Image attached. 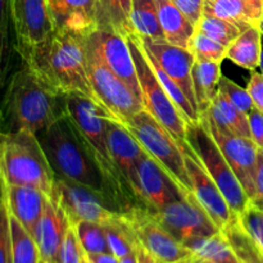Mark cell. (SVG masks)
<instances>
[{"label": "cell", "mask_w": 263, "mask_h": 263, "mask_svg": "<svg viewBox=\"0 0 263 263\" xmlns=\"http://www.w3.org/2000/svg\"><path fill=\"white\" fill-rule=\"evenodd\" d=\"M21 63L55 94H81L95 100L87 73L86 36L54 31L33 45H17ZM98 103V102H97Z\"/></svg>", "instance_id": "obj_1"}, {"label": "cell", "mask_w": 263, "mask_h": 263, "mask_svg": "<svg viewBox=\"0 0 263 263\" xmlns=\"http://www.w3.org/2000/svg\"><path fill=\"white\" fill-rule=\"evenodd\" d=\"M2 131L27 130L37 135L68 113L67 95L46 89L26 64L21 63L4 89Z\"/></svg>", "instance_id": "obj_2"}, {"label": "cell", "mask_w": 263, "mask_h": 263, "mask_svg": "<svg viewBox=\"0 0 263 263\" xmlns=\"http://www.w3.org/2000/svg\"><path fill=\"white\" fill-rule=\"evenodd\" d=\"M37 139L58 176L109 198L100 166L103 157L82 135L68 113L39 133Z\"/></svg>", "instance_id": "obj_3"}, {"label": "cell", "mask_w": 263, "mask_h": 263, "mask_svg": "<svg viewBox=\"0 0 263 263\" xmlns=\"http://www.w3.org/2000/svg\"><path fill=\"white\" fill-rule=\"evenodd\" d=\"M0 179L4 186H32L50 197L55 172L37 135L0 130Z\"/></svg>", "instance_id": "obj_4"}, {"label": "cell", "mask_w": 263, "mask_h": 263, "mask_svg": "<svg viewBox=\"0 0 263 263\" xmlns=\"http://www.w3.org/2000/svg\"><path fill=\"white\" fill-rule=\"evenodd\" d=\"M127 41L134 62H135L136 73H138V80L140 84L141 94H143L144 107L174 136L176 143L182 149L187 144L186 120L159 82L146 55L141 39L136 33H133L128 36Z\"/></svg>", "instance_id": "obj_5"}, {"label": "cell", "mask_w": 263, "mask_h": 263, "mask_svg": "<svg viewBox=\"0 0 263 263\" xmlns=\"http://www.w3.org/2000/svg\"><path fill=\"white\" fill-rule=\"evenodd\" d=\"M186 143L199 158L205 171L220 187L231 211L235 215H239L248 205L251 199L213 139L204 115H200L199 122L187 125Z\"/></svg>", "instance_id": "obj_6"}, {"label": "cell", "mask_w": 263, "mask_h": 263, "mask_svg": "<svg viewBox=\"0 0 263 263\" xmlns=\"http://www.w3.org/2000/svg\"><path fill=\"white\" fill-rule=\"evenodd\" d=\"M125 126L135 136L144 151L176 181L184 192L193 193L185 166L184 152L174 136L148 110H140Z\"/></svg>", "instance_id": "obj_7"}, {"label": "cell", "mask_w": 263, "mask_h": 263, "mask_svg": "<svg viewBox=\"0 0 263 263\" xmlns=\"http://www.w3.org/2000/svg\"><path fill=\"white\" fill-rule=\"evenodd\" d=\"M86 49L87 73L95 99L118 122L126 125L134 116L145 109L143 100L87 48V44Z\"/></svg>", "instance_id": "obj_8"}, {"label": "cell", "mask_w": 263, "mask_h": 263, "mask_svg": "<svg viewBox=\"0 0 263 263\" xmlns=\"http://www.w3.org/2000/svg\"><path fill=\"white\" fill-rule=\"evenodd\" d=\"M50 197L58 200L72 226L80 221L105 225L121 215L112 200L104 194L63 179L57 174Z\"/></svg>", "instance_id": "obj_9"}, {"label": "cell", "mask_w": 263, "mask_h": 263, "mask_svg": "<svg viewBox=\"0 0 263 263\" xmlns=\"http://www.w3.org/2000/svg\"><path fill=\"white\" fill-rule=\"evenodd\" d=\"M152 213L162 228L182 246L193 239L207 238L221 231L193 193H187L181 199L174 200L161 210L152 211Z\"/></svg>", "instance_id": "obj_10"}, {"label": "cell", "mask_w": 263, "mask_h": 263, "mask_svg": "<svg viewBox=\"0 0 263 263\" xmlns=\"http://www.w3.org/2000/svg\"><path fill=\"white\" fill-rule=\"evenodd\" d=\"M133 229L139 244L151 254L167 263H182L193 256L154 218L152 210L138 208L122 215Z\"/></svg>", "instance_id": "obj_11"}, {"label": "cell", "mask_w": 263, "mask_h": 263, "mask_svg": "<svg viewBox=\"0 0 263 263\" xmlns=\"http://www.w3.org/2000/svg\"><path fill=\"white\" fill-rule=\"evenodd\" d=\"M87 48L116 74L131 91L143 100L135 62L131 54L127 37L104 30H95L86 36Z\"/></svg>", "instance_id": "obj_12"}, {"label": "cell", "mask_w": 263, "mask_h": 263, "mask_svg": "<svg viewBox=\"0 0 263 263\" xmlns=\"http://www.w3.org/2000/svg\"><path fill=\"white\" fill-rule=\"evenodd\" d=\"M133 186L141 202L152 211L161 210L187 194L148 153L139 161Z\"/></svg>", "instance_id": "obj_13"}, {"label": "cell", "mask_w": 263, "mask_h": 263, "mask_svg": "<svg viewBox=\"0 0 263 263\" xmlns=\"http://www.w3.org/2000/svg\"><path fill=\"white\" fill-rule=\"evenodd\" d=\"M67 110L82 135L99 156L113 162L108 149V123L112 120H117L103 105L81 94L67 95Z\"/></svg>", "instance_id": "obj_14"}, {"label": "cell", "mask_w": 263, "mask_h": 263, "mask_svg": "<svg viewBox=\"0 0 263 263\" xmlns=\"http://www.w3.org/2000/svg\"><path fill=\"white\" fill-rule=\"evenodd\" d=\"M182 152H184L187 176H189L190 184L193 187V195L197 202L202 205L203 210L215 221L216 225L222 230L235 213L229 207L220 187L213 181L210 174L205 171L199 158L195 156L189 144L182 148Z\"/></svg>", "instance_id": "obj_15"}, {"label": "cell", "mask_w": 263, "mask_h": 263, "mask_svg": "<svg viewBox=\"0 0 263 263\" xmlns=\"http://www.w3.org/2000/svg\"><path fill=\"white\" fill-rule=\"evenodd\" d=\"M208 127H210L213 139L225 156L226 161L230 164L231 170L240 181L243 189L246 190L251 202L254 200L257 194L256 176L257 157H258L257 145L252 139L241 138V136L233 135V134L221 133L210 122H208Z\"/></svg>", "instance_id": "obj_16"}, {"label": "cell", "mask_w": 263, "mask_h": 263, "mask_svg": "<svg viewBox=\"0 0 263 263\" xmlns=\"http://www.w3.org/2000/svg\"><path fill=\"white\" fill-rule=\"evenodd\" d=\"M141 43L145 50L158 62L163 71L179 85L180 89L192 103L193 108L198 112L192 80V68L195 58L192 51L189 49L172 45L164 40L153 41L141 39Z\"/></svg>", "instance_id": "obj_17"}, {"label": "cell", "mask_w": 263, "mask_h": 263, "mask_svg": "<svg viewBox=\"0 0 263 263\" xmlns=\"http://www.w3.org/2000/svg\"><path fill=\"white\" fill-rule=\"evenodd\" d=\"M17 45H33L54 32L48 0H10Z\"/></svg>", "instance_id": "obj_18"}, {"label": "cell", "mask_w": 263, "mask_h": 263, "mask_svg": "<svg viewBox=\"0 0 263 263\" xmlns=\"http://www.w3.org/2000/svg\"><path fill=\"white\" fill-rule=\"evenodd\" d=\"M71 226V222L58 200L54 197L46 198L43 216L33 235L40 252L41 261L45 263H59L62 246Z\"/></svg>", "instance_id": "obj_19"}, {"label": "cell", "mask_w": 263, "mask_h": 263, "mask_svg": "<svg viewBox=\"0 0 263 263\" xmlns=\"http://www.w3.org/2000/svg\"><path fill=\"white\" fill-rule=\"evenodd\" d=\"M54 31L89 36L97 30L95 0H48Z\"/></svg>", "instance_id": "obj_20"}, {"label": "cell", "mask_w": 263, "mask_h": 263, "mask_svg": "<svg viewBox=\"0 0 263 263\" xmlns=\"http://www.w3.org/2000/svg\"><path fill=\"white\" fill-rule=\"evenodd\" d=\"M3 198L9 215L13 216L33 238L48 195L32 186L8 185L4 186Z\"/></svg>", "instance_id": "obj_21"}, {"label": "cell", "mask_w": 263, "mask_h": 263, "mask_svg": "<svg viewBox=\"0 0 263 263\" xmlns=\"http://www.w3.org/2000/svg\"><path fill=\"white\" fill-rule=\"evenodd\" d=\"M108 149L113 162L126 175L133 185L136 175L139 161L146 153L135 136L130 133L123 123L118 121H109L108 123Z\"/></svg>", "instance_id": "obj_22"}, {"label": "cell", "mask_w": 263, "mask_h": 263, "mask_svg": "<svg viewBox=\"0 0 263 263\" xmlns=\"http://www.w3.org/2000/svg\"><path fill=\"white\" fill-rule=\"evenodd\" d=\"M203 115H205L208 122L221 133L252 139L248 115L238 109L222 92H217L208 112Z\"/></svg>", "instance_id": "obj_23"}, {"label": "cell", "mask_w": 263, "mask_h": 263, "mask_svg": "<svg viewBox=\"0 0 263 263\" xmlns=\"http://www.w3.org/2000/svg\"><path fill=\"white\" fill-rule=\"evenodd\" d=\"M133 0H95L97 30L115 32L128 37L135 33L131 22Z\"/></svg>", "instance_id": "obj_24"}, {"label": "cell", "mask_w": 263, "mask_h": 263, "mask_svg": "<svg viewBox=\"0 0 263 263\" xmlns=\"http://www.w3.org/2000/svg\"><path fill=\"white\" fill-rule=\"evenodd\" d=\"M164 41L180 48L189 49L195 27L171 0H154Z\"/></svg>", "instance_id": "obj_25"}, {"label": "cell", "mask_w": 263, "mask_h": 263, "mask_svg": "<svg viewBox=\"0 0 263 263\" xmlns=\"http://www.w3.org/2000/svg\"><path fill=\"white\" fill-rule=\"evenodd\" d=\"M222 77L221 62H207L195 59L192 68L193 89L199 116L208 112L213 99L218 92V85Z\"/></svg>", "instance_id": "obj_26"}, {"label": "cell", "mask_w": 263, "mask_h": 263, "mask_svg": "<svg viewBox=\"0 0 263 263\" xmlns=\"http://www.w3.org/2000/svg\"><path fill=\"white\" fill-rule=\"evenodd\" d=\"M14 55L20 57L10 0H0V92L5 89L13 73Z\"/></svg>", "instance_id": "obj_27"}, {"label": "cell", "mask_w": 263, "mask_h": 263, "mask_svg": "<svg viewBox=\"0 0 263 263\" xmlns=\"http://www.w3.org/2000/svg\"><path fill=\"white\" fill-rule=\"evenodd\" d=\"M262 53V32L259 27L251 26L238 36L228 48L226 58L236 66L253 72L259 68Z\"/></svg>", "instance_id": "obj_28"}, {"label": "cell", "mask_w": 263, "mask_h": 263, "mask_svg": "<svg viewBox=\"0 0 263 263\" xmlns=\"http://www.w3.org/2000/svg\"><path fill=\"white\" fill-rule=\"evenodd\" d=\"M193 256L216 263H239L235 252L231 248L222 231L207 238H198L184 244Z\"/></svg>", "instance_id": "obj_29"}, {"label": "cell", "mask_w": 263, "mask_h": 263, "mask_svg": "<svg viewBox=\"0 0 263 263\" xmlns=\"http://www.w3.org/2000/svg\"><path fill=\"white\" fill-rule=\"evenodd\" d=\"M131 22L134 31L140 39L153 41L164 40L154 0H133Z\"/></svg>", "instance_id": "obj_30"}, {"label": "cell", "mask_w": 263, "mask_h": 263, "mask_svg": "<svg viewBox=\"0 0 263 263\" xmlns=\"http://www.w3.org/2000/svg\"><path fill=\"white\" fill-rule=\"evenodd\" d=\"M221 231L228 238L239 263H263V251L247 235L239 223L236 215L233 216Z\"/></svg>", "instance_id": "obj_31"}, {"label": "cell", "mask_w": 263, "mask_h": 263, "mask_svg": "<svg viewBox=\"0 0 263 263\" xmlns=\"http://www.w3.org/2000/svg\"><path fill=\"white\" fill-rule=\"evenodd\" d=\"M9 218L13 263H40V252L35 239L13 216L9 215Z\"/></svg>", "instance_id": "obj_32"}, {"label": "cell", "mask_w": 263, "mask_h": 263, "mask_svg": "<svg viewBox=\"0 0 263 263\" xmlns=\"http://www.w3.org/2000/svg\"><path fill=\"white\" fill-rule=\"evenodd\" d=\"M203 13L234 23L243 31L253 26L241 0H204Z\"/></svg>", "instance_id": "obj_33"}, {"label": "cell", "mask_w": 263, "mask_h": 263, "mask_svg": "<svg viewBox=\"0 0 263 263\" xmlns=\"http://www.w3.org/2000/svg\"><path fill=\"white\" fill-rule=\"evenodd\" d=\"M195 30L204 33L208 37L217 41L218 44L226 46V48H229L238 39V36L243 32V30L234 23L213 17V15L205 14V13H203Z\"/></svg>", "instance_id": "obj_34"}, {"label": "cell", "mask_w": 263, "mask_h": 263, "mask_svg": "<svg viewBox=\"0 0 263 263\" xmlns=\"http://www.w3.org/2000/svg\"><path fill=\"white\" fill-rule=\"evenodd\" d=\"M80 243L86 254L110 252L104 226L91 221H80L73 225Z\"/></svg>", "instance_id": "obj_35"}, {"label": "cell", "mask_w": 263, "mask_h": 263, "mask_svg": "<svg viewBox=\"0 0 263 263\" xmlns=\"http://www.w3.org/2000/svg\"><path fill=\"white\" fill-rule=\"evenodd\" d=\"M189 50L198 61L221 62V63L226 58V53H228L226 46L221 45L217 41L212 40L198 30H195L194 35L190 39Z\"/></svg>", "instance_id": "obj_36"}, {"label": "cell", "mask_w": 263, "mask_h": 263, "mask_svg": "<svg viewBox=\"0 0 263 263\" xmlns=\"http://www.w3.org/2000/svg\"><path fill=\"white\" fill-rule=\"evenodd\" d=\"M236 217L247 235L263 251V210L249 202Z\"/></svg>", "instance_id": "obj_37"}, {"label": "cell", "mask_w": 263, "mask_h": 263, "mask_svg": "<svg viewBox=\"0 0 263 263\" xmlns=\"http://www.w3.org/2000/svg\"><path fill=\"white\" fill-rule=\"evenodd\" d=\"M218 91L222 92L238 109H240L246 115H248L254 108L253 100H252L248 90L241 87L240 85L235 84V82L231 81L228 77H221L220 85H218Z\"/></svg>", "instance_id": "obj_38"}, {"label": "cell", "mask_w": 263, "mask_h": 263, "mask_svg": "<svg viewBox=\"0 0 263 263\" xmlns=\"http://www.w3.org/2000/svg\"><path fill=\"white\" fill-rule=\"evenodd\" d=\"M0 263H13L9 211L4 198H0Z\"/></svg>", "instance_id": "obj_39"}, {"label": "cell", "mask_w": 263, "mask_h": 263, "mask_svg": "<svg viewBox=\"0 0 263 263\" xmlns=\"http://www.w3.org/2000/svg\"><path fill=\"white\" fill-rule=\"evenodd\" d=\"M85 256H86V253H85L84 248H82L81 243L77 238L74 228L71 226L67 231L63 246H62L59 263H81Z\"/></svg>", "instance_id": "obj_40"}, {"label": "cell", "mask_w": 263, "mask_h": 263, "mask_svg": "<svg viewBox=\"0 0 263 263\" xmlns=\"http://www.w3.org/2000/svg\"><path fill=\"white\" fill-rule=\"evenodd\" d=\"M180 12L192 22L194 27H197L204 9V0H171Z\"/></svg>", "instance_id": "obj_41"}, {"label": "cell", "mask_w": 263, "mask_h": 263, "mask_svg": "<svg viewBox=\"0 0 263 263\" xmlns=\"http://www.w3.org/2000/svg\"><path fill=\"white\" fill-rule=\"evenodd\" d=\"M248 122L252 140L256 144L257 148L263 152V113L254 107L248 113Z\"/></svg>", "instance_id": "obj_42"}, {"label": "cell", "mask_w": 263, "mask_h": 263, "mask_svg": "<svg viewBox=\"0 0 263 263\" xmlns=\"http://www.w3.org/2000/svg\"><path fill=\"white\" fill-rule=\"evenodd\" d=\"M249 95L253 100L254 107L263 113V73L258 71L251 72L248 86H247Z\"/></svg>", "instance_id": "obj_43"}, {"label": "cell", "mask_w": 263, "mask_h": 263, "mask_svg": "<svg viewBox=\"0 0 263 263\" xmlns=\"http://www.w3.org/2000/svg\"><path fill=\"white\" fill-rule=\"evenodd\" d=\"M252 25L258 27L263 17V0H241Z\"/></svg>", "instance_id": "obj_44"}, {"label": "cell", "mask_w": 263, "mask_h": 263, "mask_svg": "<svg viewBox=\"0 0 263 263\" xmlns=\"http://www.w3.org/2000/svg\"><path fill=\"white\" fill-rule=\"evenodd\" d=\"M256 190L257 194L253 204L263 210V152L258 149V157H257V176H256Z\"/></svg>", "instance_id": "obj_45"}, {"label": "cell", "mask_w": 263, "mask_h": 263, "mask_svg": "<svg viewBox=\"0 0 263 263\" xmlns=\"http://www.w3.org/2000/svg\"><path fill=\"white\" fill-rule=\"evenodd\" d=\"M87 258L92 263H120V258L115 256L110 252H104V253L97 254H86Z\"/></svg>", "instance_id": "obj_46"}, {"label": "cell", "mask_w": 263, "mask_h": 263, "mask_svg": "<svg viewBox=\"0 0 263 263\" xmlns=\"http://www.w3.org/2000/svg\"><path fill=\"white\" fill-rule=\"evenodd\" d=\"M136 254H138V261L139 263H167L162 259L157 258L153 254L149 253L144 247H141L140 244H138L136 247Z\"/></svg>", "instance_id": "obj_47"}, {"label": "cell", "mask_w": 263, "mask_h": 263, "mask_svg": "<svg viewBox=\"0 0 263 263\" xmlns=\"http://www.w3.org/2000/svg\"><path fill=\"white\" fill-rule=\"evenodd\" d=\"M120 263H139L138 254H136V252L127 254V256L120 258Z\"/></svg>", "instance_id": "obj_48"}, {"label": "cell", "mask_w": 263, "mask_h": 263, "mask_svg": "<svg viewBox=\"0 0 263 263\" xmlns=\"http://www.w3.org/2000/svg\"><path fill=\"white\" fill-rule=\"evenodd\" d=\"M182 263H216V262L208 261V259H203V258H199V257L192 256L190 258H187L186 261L182 262Z\"/></svg>", "instance_id": "obj_49"}, {"label": "cell", "mask_w": 263, "mask_h": 263, "mask_svg": "<svg viewBox=\"0 0 263 263\" xmlns=\"http://www.w3.org/2000/svg\"><path fill=\"white\" fill-rule=\"evenodd\" d=\"M259 68L263 73V35H262V53H261V62H259Z\"/></svg>", "instance_id": "obj_50"}, {"label": "cell", "mask_w": 263, "mask_h": 263, "mask_svg": "<svg viewBox=\"0 0 263 263\" xmlns=\"http://www.w3.org/2000/svg\"><path fill=\"white\" fill-rule=\"evenodd\" d=\"M4 197V185H3L2 179H0V198Z\"/></svg>", "instance_id": "obj_51"}, {"label": "cell", "mask_w": 263, "mask_h": 263, "mask_svg": "<svg viewBox=\"0 0 263 263\" xmlns=\"http://www.w3.org/2000/svg\"><path fill=\"white\" fill-rule=\"evenodd\" d=\"M81 263H92L91 261H90V259L89 258H87V256H85V258L84 259H82V262Z\"/></svg>", "instance_id": "obj_52"}, {"label": "cell", "mask_w": 263, "mask_h": 263, "mask_svg": "<svg viewBox=\"0 0 263 263\" xmlns=\"http://www.w3.org/2000/svg\"><path fill=\"white\" fill-rule=\"evenodd\" d=\"M259 30H261V32H262V35H263V17H262V21H261V23H259Z\"/></svg>", "instance_id": "obj_53"}, {"label": "cell", "mask_w": 263, "mask_h": 263, "mask_svg": "<svg viewBox=\"0 0 263 263\" xmlns=\"http://www.w3.org/2000/svg\"><path fill=\"white\" fill-rule=\"evenodd\" d=\"M40 263H45V262H44V261H40Z\"/></svg>", "instance_id": "obj_54"}]
</instances>
